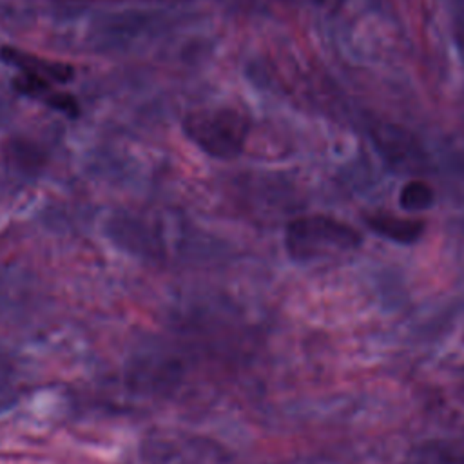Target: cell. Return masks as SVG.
Returning a JSON list of instances; mask_svg holds the SVG:
<instances>
[{
	"mask_svg": "<svg viewBox=\"0 0 464 464\" xmlns=\"http://www.w3.org/2000/svg\"><path fill=\"white\" fill-rule=\"evenodd\" d=\"M181 129L203 154L219 161H232L245 150L252 123L237 107L218 105L187 112Z\"/></svg>",
	"mask_w": 464,
	"mask_h": 464,
	"instance_id": "cell-1",
	"label": "cell"
},
{
	"mask_svg": "<svg viewBox=\"0 0 464 464\" xmlns=\"http://www.w3.org/2000/svg\"><path fill=\"white\" fill-rule=\"evenodd\" d=\"M361 245V234L344 221L326 214L299 216L286 225L285 248L294 261H312Z\"/></svg>",
	"mask_w": 464,
	"mask_h": 464,
	"instance_id": "cell-2",
	"label": "cell"
},
{
	"mask_svg": "<svg viewBox=\"0 0 464 464\" xmlns=\"http://www.w3.org/2000/svg\"><path fill=\"white\" fill-rule=\"evenodd\" d=\"M11 87L20 94L29 100L40 102L42 105L58 111L69 118H76L80 114V102L67 91L60 89L62 85H56L49 80L16 72L13 76Z\"/></svg>",
	"mask_w": 464,
	"mask_h": 464,
	"instance_id": "cell-3",
	"label": "cell"
},
{
	"mask_svg": "<svg viewBox=\"0 0 464 464\" xmlns=\"http://www.w3.org/2000/svg\"><path fill=\"white\" fill-rule=\"evenodd\" d=\"M0 58L2 62L16 67L18 72L38 76L44 80H49L56 85H65L74 78V67L67 62L51 60L40 54L27 53L24 49L13 47V45H2L0 47Z\"/></svg>",
	"mask_w": 464,
	"mask_h": 464,
	"instance_id": "cell-4",
	"label": "cell"
},
{
	"mask_svg": "<svg viewBox=\"0 0 464 464\" xmlns=\"http://www.w3.org/2000/svg\"><path fill=\"white\" fill-rule=\"evenodd\" d=\"M152 464H212L214 453L198 450V440L188 437H158L150 442Z\"/></svg>",
	"mask_w": 464,
	"mask_h": 464,
	"instance_id": "cell-5",
	"label": "cell"
},
{
	"mask_svg": "<svg viewBox=\"0 0 464 464\" xmlns=\"http://www.w3.org/2000/svg\"><path fill=\"white\" fill-rule=\"evenodd\" d=\"M366 225L379 236L397 243H415L424 232V221L393 214H370L366 216Z\"/></svg>",
	"mask_w": 464,
	"mask_h": 464,
	"instance_id": "cell-6",
	"label": "cell"
},
{
	"mask_svg": "<svg viewBox=\"0 0 464 464\" xmlns=\"http://www.w3.org/2000/svg\"><path fill=\"white\" fill-rule=\"evenodd\" d=\"M433 201H435V192L431 185L420 179H411L410 183H406L399 196V205L410 212L426 210L433 205Z\"/></svg>",
	"mask_w": 464,
	"mask_h": 464,
	"instance_id": "cell-7",
	"label": "cell"
}]
</instances>
